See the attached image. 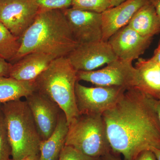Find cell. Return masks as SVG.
<instances>
[{
	"label": "cell",
	"mask_w": 160,
	"mask_h": 160,
	"mask_svg": "<svg viewBox=\"0 0 160 160\" xmlns=\"http://www.w3.org/2000/svg\"><path fill=\"white\" fill-rule=\"evenodd\" d=\"M156 99L132 87L114 107L103 113L111 151L124 160H134L141 152L160 149V124Z\"/></svg>",
	"instance_id": "1"
},
{
	"label": "cell",
	"mask_w": 160,
	"mask_h": 160,
	"mask_svg": "<svg viewBox=\"0 0 160 160\" xmlns=\"http://www.w3.org/2000/svg\"><path fill=\"white\" fill-rule=\"evenodd\" d=\"M19 41V49L10 62L12 65L30 52H42L56 58L66 57L79 45L61 9L40 10Z\"/></svg>",
	"instance_id": "2"
},
{
	"label": "cell",
	"mask_w": 160,
	"mask_h": 160,
	"mask_svg": "<svg viewBox=\"0 0 160 160\" xmlns=\"http://www.w3.org/2000/svg\"><path fill=\"white\" fill-rule=\"evenodd\" d=\"M77 71L66 57L57 58L34 80L36 91L58 104L66 114L68 125L79 116L75 87Z\"/></svg>",
	"instance_id": "3"
},
{
	"label": "cell",
	"mask_w": 160,
	"mask_h": 160,
	"mask_svg": "<svg viewBox=\"0 0 160 160\" xmlns=\"http://www.w3.org/2000/svg\"><path fill=\"white\" fill-rule=\"evenodd\" d=\"M1 104L11 145L12 159L20 160L39 154L42 139L26 101L18 99Z\"/></svg>",
	"instance_id": "4"
},
{
	"label": "cell",
	"mask_w": 160,
	"mask_h": 160,
	"mask_svg": "<svg viewBox=\"0 0 160 160\" xmlns=\"http://www.w3.org/2000/svg\"><path fill=\"white\" fill-rule=\"evenodd\" d=\"M68 125L65 146L93 158L112 151L102 115H79Z\"/></svg>",
	"instance_id": "5"
},
{
	"label": "cell",
	"mask_w": 160,
	"mask_h": 160,
	"mask_svg": "<svg viewBox=\"0 0 160 160\" xmlns=\"http://www.w3.org/2000/svg\"><path fill=\"white\" fill-rule=\"evenodd\" d=\"M126 89L115 86L86 87L77 82L75 95L79 114L102 115L115 106Z\"/></svg>",
	"instance_id": "6"
},
{
	"label": "cell",
	"mask_w": 160,
	"mask_h": 160,
	"mask_svg": "<svg viewBox=\"0 0 160 160\" xmlns=\"http://www.w3.org/2000/svg\"><path fill=\"white\" fill-rule=\"evenodd\" d=\"M136 71L132 62L117 59L102 69L78 71V82L84 81L97 86H115L126 89L134 86Z\"/></svg>",
	"instance_id": "7"
},
{
	"label": "cell",
	"mask_w": 160,
	"mask_h": 160,
	"mask_svg": "<svg viewBox=\"0 0 160 160\" xmlns=\"http://www.w3.org/2000/svg\"><path fill=\"white\" fill-rule=\"evenodd\" d=\"M39 11L34 0H0V22L19 39Z\"/></svg>",
	"instance_id": "8"
},
{
	"label": "cell",
	"mask_w": 160,
	"mask_h": 160,
	"mask_svg": "<svg viewBox=\"0 0 160 160\" xmlns=\"http://www.w3.org/2000/svg\"><path fill=\"white\" fill-rule=\"evenodd\" d=\"M66 58L76 71H90L108 64L117 57L108 42L79 44Z\"/></svg>",
	"instance_id": "9"
},
{
	"label": "cell",
	"mask_w": 160,
	"mask_h": 160,
	"mask_svg": "<svg viewBox=\"0 0 160 160\" xmlns=\"http://www.w3.org/2000/svg\"><path fill=\"white\" fill-rule=\"evenodd\" d=\"M62 10L72 34L79 44L102 41V13L72 7Z\"/></svg>",
	"instance_id": "10"
},
{
	"label": "cell",
	"mask_w": 160,
	"mask_h": 160,
	"mask_svg": "<svg viewBox=\"0 0 160 160\" xmlns=\"http://www.w3.org/2000/svg\"><path fill=\"white\" fill-rule=\"evenodd\" d=\"M42 141L49 138L57 126L62 109L45 95L34 91L26 97Z\"/></svg>",
	"instance_id": "11"
},
{
	"label": "cell",
	"mask_w": 160,
	"mask_h": 160,
	"mask_svg": "<svg viewBox=\"0 0 160 160\" xmlns=\"http://www.w3.org/2000/svg\"><path fill=\"white\" fill-rule=\"evenodd\" d=\"M152 39L141 35L127 25L112 35L107 42L118 58L132 62L148 49Z\"/></svg>",
	"instance_id": "12"
},
{
	"label": "cell",
	"mask_w": 160,
	"mask_h": 160,
	"mask_svg": "<svg viewBox=\"0 0 160 160\" xmlns=\"http://www.w3.org/2000/svg\"><path fill=\"white\" fill-rule=\"evenodd\" d=\"M149 1V0H127L102 12V40L107 42L112 35L127 26L135 13Z\"/></svg>",
	"instance_id": "13"
},
{
	"label": "cell",
	"mask_w": 160,
	"mask_h": 160,
	"mask_svg": "<svg viewBox=\"0 0 160 160\" xmlns=\"http://www.w3.org/2000/svg\"><path fill=\"white\" fill-rule=\"evenodd\" d=\"M55 58L42 52H30L12 65L9 77L24 82L34 81Z\"/></svg>",
	"instance_id": "14"
},
{
	"label": "cell",
	"mask_w": 160,
	"mask_h": 160,
	"mask_svg": "<svg viewBox=\"0 0 160 160\" xmlns=\"http://www.w3.org/2000/svg\"><path fill=\"white\" fill-rule=\"evenodd\" d=\"M133 87L154 98L160 99V66L152 58L138 59Z\"/></svg>",
	"instance_id": "15"
},
{
	"label": "cell",
	"mask_w": 160,
	"mask_h": 160,
	"mask_svg": "<svg viewBox=\"0 0 160 160\" xmlns=\"http://www.w3.org/2000/svg\"><path fill=\"white\" fill-rule=\"evenodd\" d=\"M69 129L66 114L62 110L57 126L49 138L42 141L40 147V160H58L65 147Z\"/></svg>",
	"instance_id": "16"
},
{
	"label": "cell",
	"mask_w": 160,
	"mask_h": 160,
	"mask_svg": "<svg viewBox=\"0 0 160 160\" xmlns=\"http://www.w3.org/2000/svg\"><path fill=\"white\" fill-rule=\"evenodd\" d=\"M139 34L152 38L160 32V20L149 1L140 8L128 25Z\"/></svg>",
	"instance_id": "17"
},
{
	"label": "cell",
	"mask_w": 160,
	"mask_h": 160,
	"mask_svg": "<svg viewBox=\"0 0 160 160\" xmlns=\"http://www.w3.org/2000/svg\"><path fill=\"white\" fill-rule=\"evenodd\" d=\"M35 91L33 81L24 82L0 76V103L21 99Z\"/></svg>",
	"instance_id": "18"
},
{
	"label": "cell",
	"mask_w": 160,
	"mask_h": 160,
	"mask_svg": "<svg viewBox=\"0 0 160 160\" xmlns=\"http://www.w3.org/2000/svg\"><path fill=\"white\" fill-rule=\"evenodd\" d=\"M20 46L19 39L0 22V56L10 63L16 55Z\"/></svg>",
	"instance_id": "19"
},
{
	"label": "cell",
	"mask_w": 160,
	"mask_h": 160,
	"mask_svg": "<svg viewBox=\"0 0 160 160\" xmlns=\"http://www.w3.org/2000/svg\"><path fill=\"white\" fill-rule=\"evenodd\" d=\"M72 8L102 13L111 8L110 0H72Z\"/></svg>",
	"instance_id": "20"
},
{
	"label": "cell",
	"mask_w": 160,
	"mask_h": 160,
	"mask_svg": "<svg viewBox=\"0 0 160 160\" xmlns=\"http://www.w3.org/2000/svg\"><path fill=\"white\" fill-rule=\"evenodd\" d=\"M12 149L5 116L0 103V160H9Z\"/></svg>",
	"instance_id": "21"
},
{
	"label": "cell",
	"mask_w": 160,
	"mask_h": 160,
	"mask_svg": "<svg viewBox=\"0 0 160 160\" xmlns=\"http://www.w3.org/2000/svg\"><path fill=\"white\" fill-rule=\"evenodd\" d=\"M40 10L61 9L70 8L72 0H34Z\"/></svg>",
	"instance_id": "22"
},
{
	"label": "cell",
	"mask_w": 160,
	"mask_h": 160,
	"mask_svg": "<svg viewBox=\"0 0 160 160\" xmlns=\"http://www.w3.org/2000/svg\"><path fill=\"white\" fill-rule=\"evenodd\" d=\"M58 160H101L100 158H93L83 154L70 146H65Z\"/></svg>",
	"instance_id": "23"
},
{
	"label": "cell",
	"mask_w": 160,
	"mask_h": 160,
	"mask_svg": "<svg viewBox=\"0 0 160 160\" xmlns=\"http://www.w3.org/2000/svg\"><path fill=\"white\" fill-rule=\"evenodd\" d=\"M12 64L0 56V76L9 77Z\"/></svg>",
	"instance_id": "24"
},
{
	"label": "cell",
	"mask_w": 160,
	"mask_h": 160,
	"mask_svg": "<svg viewBox=\"0 0 160 160\" xmlns=\"http://www.w3.org/2000/svg\"><path fill=\"white\" fill-rule=\"evenodd\" d=\"M134 160H158L154 152L151 150L141 152Z\"/></svg>",
	"instance_id": "25"
},
{
	"label": "cell",
	"mask_w": 160,
	"mask_h": 160,
	"mask_svg": "<svg viewBox=\"0 0 160 160\" xmlns=\"http://www.w3.org/2000/svg\"><path fill=\"white\" fill-rule=\"evenodd\" d=\"M101 160H122L118 156V154L113 153L112 152H110L100 158Z\"/></svg>",
	"instance_id": "26"
},
{
	"label": "cell",
	"mask_w": 160,
	"mask_h": 160,
	"mask_svg": "<svg viewBox=\"0 0 160 160\" xmlns=\"http://www.w3.org/2000/svg\"><path fill=\"white\" fill-rule=\"evenodd\" d=\"M149 1L154 7L157 14L160 20V0H149Z\"/></svg>",
	"instance_id": "27"
},
{
	"label": "cell",
	"mask_w": 160,
	"mask_h": 160,
	"mask_svg": "<svg viewBox=\"0 0 160 160\" xmlns=\"http://www.w3.org/2000/svg\"><path fill=\"white\" fill-rule=\"evenodd\" d=\"M152 58L160 66V42L157 48L155 50L153 56Z\"/></svg>",
	"instance_id": "28"
},
{
	"label": "cell",
	"mask_w": 160,
	"mask_h": 160,
	"mask_svg": "<svg viewBox=\"0 0 160 160\" xmlns=\"http://www.w3.org/2000/svg\"><path fill=\"white\" fill-rule=\"evenodd\" d=\"M9 160H13L12 159H10ZM20 160H40V154H34L29 156L27 157L24 158Z\"/></svg>",
	"instance_id": "29"
},
{
	"label": "cell",
	"mask_w": 160,
	"mask_h": 160,
	"mask_svg": "<svg viewBox=\"0 0 160 160\" xmlns=\"http://www.w3.org/2000/svg\"><path fill=\"white\" fill-rule=\"evenodd\" d=\"M156 109L158 119L160 124V99H157L156 101Z\"/></svg>",
	"instance_id": "30"
},
{
	"label": "cell",
	"mask_w": 160,
	"mask_h": 160,
	"mask_svg": "<svg viewBox=\"0 0 160 160\" xmlns=\"http://www.w3.org/2000/svg\"><path fill=\"white\" fill-rule=\"evenodd\" d=\"M127 0H110L111 7H113L120 5L121 3L124 2Z\"/></svg>",
	"instance_id": "31"
},
{
	"label": "cell",
	"mask_w": 160,
	"mask_h": 160,
	"mask_svg": "<svg viewBox=\"0 0 160 160\" xmlns=\"http://www.w3.org/2000/svg\"><path fill=\"white\" fill-rule=\"evenodd\" d=\"M152 152H154L156 157L158 160H160V149H158V148H154V149H152Z\"/></svg>",
	"instance_id": "32"
}]
</instances>
